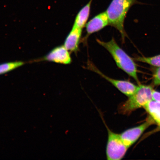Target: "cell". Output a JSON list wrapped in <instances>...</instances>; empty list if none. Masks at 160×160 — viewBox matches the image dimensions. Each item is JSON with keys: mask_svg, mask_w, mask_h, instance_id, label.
<instances>
[{"mask_svg": "<svg viewBox=\"0 0 160 160\" xmlns=\"http://www.w3.org/2000/svg\"><path fill=\"white\" fill-rule=\"evenodd\" d=\"M98 43L104 48L111 54L119 68L134 79L138 85L137 65L133 60L118 44L114 38L109 42L97 39Z\"/></svg>", "mask_w": 160, "mask_h": 160, "instance_id": "1", "label": "cell"}, {"mask_svg": "<svg viewBox=\"0 0 160 160\" xmlns=\"http://www.w3.org/2000/svg\"><path fill=\"white\" fill-rule=\"evenodd\" d=\"M137 2V0H112L106 11L109 25L119 31L123 41L126 36L124 28L126 15L132 6Z\"/></svg>", "mask_w": 160, "mask_h": 160, "instance_id": "2", "label": "cell"}, {"mask_svg": "<svg viewBox=\"0 0 160 160\" xmlns=\"http://www.w3.org/2000/svg\"><path fill=\"white\" fill-rule=\"evenodd\" d=\"M153 89L151 86L140 84L135 93L118 107L119 113L128 115L135 110L143 107L152 100Z\"/></svg>", "mask_w": 160, "mask_h": 160, "instance_id": "3", "label": "cell"}, {"mask_svg": "<svg viewBox=\"0 0 160 160\" xmlns=\"http://www.w3.org/2000/svg\"><path fill=\"white\" fill-rule=\"evenodd\" d=\"M108 137L106 155L109 160H121L128 149L122 140L120 134L114 132L107 127Z\"/></svg>", "mask_w": 160, "mask_h": 160, "instance_id": "4", "label": "cell"}, {"mask_svg": "<svg viewBox=\"0 0 160 160\" xmlns=\"http://www.w3.org/2000/svg\"><path fill=\"white\" fill-rule=\"evenodd\" d=\"M88 68L101 76L128 97L133 95L137 89L138 86L131 82L124 80L116 79L108 77L100 71L92 63H88Z\"/></svg>", "mask_w": 160, "mask_h": 160, "instance_id": "5", "label": "cell"}, {"mask_svg": "<svg viewBox=\"0 0 160 160\" xmlns=\"http://www.w3.org/2000/svg\"><path fill=\"white\" fill-rule=\"evenodd\" d=\"M154 122L151 117H149L147 121L142 124L128 129L120 134L125 145L129 148L137 141L145 130L153 124Z\"/></svg>", "mask_w": 160, "mask_h": 160, "instance_id": "6", "label": "cell"}, {"mask_svg": "<svg viewBox=\"0 0 160 160\" xmlns=\"http://www.w3.org/2000/svg\"><path fill=\"white\" fill-rule=\"evenodd\" d=\"M44 61L68 65L72 62L69 51L63 45L55 47L44 57Z\"/></svg>", "mask_w": 160, "mask_h": 160, "instance_id": "7", "label": "cell"}, {"mask_svg": "<svg viewBox=\"0 0 160 160\" xmlns=\"http://www.w3.org/2000/svg\"><path fill=\"white\" fill-rule=\"evenodd\" d=\"M109 25V21L107 12H103L93 17L85 26L87 35L86 38L89 37L93 33L101 31Z\"/></svg>", "mask_w": 160, "mask_h": 160, "instance_id": "8", "label": "cell"}, {"mask_svg": "<svg viewBox=\"0 0 160 160\" xmlns=\"http://www.w3.org/2000/svg\"><path fill=\"white\" fill-rule=\"evenodd\" d=\"M82 31V29L72 28L64 43V46L69 52L77 51L81 39Z\"/></svg>", "mask_w": 160, "mask_h": 160, "instance_id": "9", "label": "cell"}, {"mask_svg": "<svg viewBox=\"0 0 160 160\" xmlns=\"http://www.w3.org/2000/svg\"><path fill=\"white\" fill-rule=\"evenodd\" d=\"M92 2V0H90L89 2L82 8L78 13L75 19L73 28L83 29L85 27L89 17Z\"/></svg>", "mask_w": 160, "mask_h": 160, "instance_id": "10", "label": "cell"}, {"mask_svg": "<svg viewBox=\"0 0 160 160\" xmlns=\"http://www.w3.org/2000/svg\"><path fill=\"white\" fill-rule=\"evenodd\" d=\"M144 108L160 127V103L152 100Z\"/></svg>", "mask_w": 160, "mask_h": 160, "instance_id": "11", "label": "cell"}, {"mask_svg": "<svg viewBox=\"0 0 160 160\" xmlns=\"http://www.w3.org/2000/svg\"><path fill=\"white\" fill-rule=\"evenodd\" d=\"M24 62L18 61L8 62L0 64V75L13 71L24 64Z\"/></svg>", "mask_w": 160, "mask_h": 160, "instance_id": "12", "label": "cell"}, {"mask_svg": "<svg viewBox=\"0 0 160 160\" xmlns=\"http://www.w3.org/2000/svg\"><path fill=\"white\" fill-rule=\"evenodd\" d=\"M135 60L155 67H160V55L152 57H139Z\"/></svg>", "mask_w": 160, "mask_h": 160, "instance_id": "13", "label": "cell"}, {"mask_svg": "<svg viewBox=\"0 0 160 160\" xmlns=\"http://www.w3.org/2000/svg\"><path fill=\"white\" fill-rule=\"evenodd\" d=\"M154 84L156 85H160V67L156 69L153 77Z\"/></svg>", "mask_w": 160, "mask_h": 160, "instance_id": "14", "label": "cell"}, {"mask_svg": "<svg viewBox=\"0 0 160 160\" xmlns=\"http://www.w3.org/2000/svg\"><path fill=\"white\" fill-rule=\"evenodd\" d=\"M152 100L160 103V92H159L153 90Z\"/></svg>", "mask_w": 160, "mask_h": 160, "instance_id": "15", "label": "cell"}]
</instances>
